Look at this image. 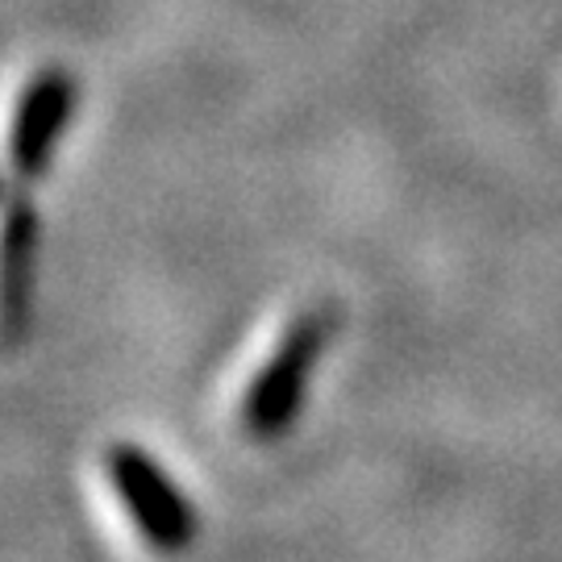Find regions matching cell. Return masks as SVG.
Returning <instances> with one entry per match:
<instances>
[{
	"instance_id": "cell-3",
	"label": "cell",
	"mask_w": 562,
	"mask_h": 562,
	"mask_svg": "<svg viewBox=\"0 0 562 562\" xmlns=\"http://www.w3.org/2000/svg\"><path fill=\"white\" fill-rule=\"evenodd\" d=\"M76 104L80 88L67 67H42L38 76H30L9 121V167L18 180L34 183L50 171L63 134L76 117Z\"/></svg>"
},
{
	"instance_id": "cell-1",
	"label": "cell",
	"mask_w": 562,
	"mask_h": 562,
	"mask_svg": "<svg viewBox=\"0 0 562 562\" xmlns=\"http://www.w3.org/2000/svg\"><path fill=\"white\" fill-rule=\"evenodd\" d=\"M334 329H338V317L325 304L301 313L283 329V338L255 371L246 401H241V429L255 442H280L292 434V425L301 422L308 387L325 359V346L334 341Z\"/></svg>"
},
{
	"instance_id": "cell-4",
	"label": "cell",
	"mask_w": 562,
	"mask_h": 562,
	"mask_svg": "<svg viewBox=\"0 0 562 562\" xmlns=\"http://www.w3.org/2000/svg\"><path fill=\"white\" fill-rule=\"evenodd\" d=\"M42 222L30 201H9L0 217V334L18 338L34 308Z\"/></svg>"
},
{
	"instance_id": "cell-2",
	"label": "cell",
	"mask_w": 562,
	"mask_h": 562,
	"mask_svg": "<svg viewBox=\"0 0 562 562\" xmlns=\"http://www.w3.org/2000/svg\"><path fill=\"white\" fill-rule=\"evenodd\" d=\"M104 471H109L113 496L125 508V517L142 533V542L162 550V554H180L196 542V508L183 496L180 483L171 480V471L146 446H109Z\"/></svg>"
}]
</instances>
